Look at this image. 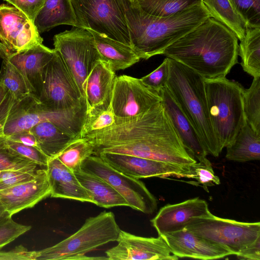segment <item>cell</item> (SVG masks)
<instances>
[{"label": "cell", "instance_id": "cell-44", "mask_svg": "<svg viewBox=\"0 0 260 260\" xmlns=\"http://www.w3.org/2000/svg\"><path fill=\"white\" fill-rule=\"evenodd\" d=\"M0 259L35 260V251H29L19 245L9 251L0 252Z\"/></svg>", "mask_w": 260, "mask_h": 260}, {"label": "cell", "instance_id": "cell-2", "mask_svg": "<svg viewBox=\"0 0 260 260\" xmlns=\"http://www.w3.org/2000/svg\"><path fill=\"white\" fill-rule=\"evenodd\" d=\"M238 39L224 25L210 17L162 52L199 74L204 79L225 77L238 63Z\"/></svg>", "mask_w": 260, "mask_h": 260}, {"label": "cell", "instance_id": "cell-28", "mask_svg": "<svg viewBox=\"0 0 260 260\" xmlns=\"http://www.w3.org/2000/svg\"><path fill=\"white\" fill-rule=\"evenodd\" d=\"M29 129L36 139L38 148L49 158L56 157L77 138L47 121L40 122Z\"/></svg>", "mask_w": 260, "mask_h": 260}, {"label": "cell", "instance_id": "cell-46", "mask_svg": "<svg viewBox=\"0 0 260 260\" xmlns=\"http://www.w3.org/2000/svg\"><path fill=\"white\" fill-rule=\"evenodd\" d=\"M15 101L11 94L7 92L6 98L0 104V136L4 135V126Z\"/></svg>", "mask_w": 260, "mask_h": 260}, {"label": "cell", "instance_id": "cell-9", "mask_svg": "<svg viewBox=\"0 0 260 260\" xmlns=\"http://www.w3.org/2000/svg\"><path fill=\"white\" fill-rule=\"evenodd\" d=\"M45 121L52 123L67 134L73 135L79 126L80 116L76 109L50 110L36 96L29 94L15 101L4 126V135L8 137Z\"/></svg>", "mask_w": 260, "mask_h": 260}, {"label": "cell", "instance_id": "cell-12", "mask_svg": "<svg viewBox=\"0 0 260 260\" xmlns=\"http://www.w3.org/2000/svg\"><path fill=\"white\" fill-rule=\"evenodd\" d=\"M81 169L97 176L114 187L127 201L128 206L145 214L157 209V201L144 183L114 169L98 155H91L81 164Z\"/></svg>", "mask_w": 260, "mask_h": 260}, {"label": "cell", "instance_id": "cell-41", "mask_svg": "<svg viewBox=\"0 0 260 260\" xmlns=\"http://www.w3.org/2000/svg\"><path fill=\"white\" fill-rule=\"evenodd\" d=\"M43 168L0 171V190L34 179Z\"/></svg>", "mask_w": 260, "mask_h": 260}, {"label": "cell", "instance_id": "cell-42", "mask_svg": "<svg viewBox=\"0 0 260 260\" xmlns=\"http://www.w3.org/2000/svg\"><path fill=\"white\" fill-rule=\"evenodd\" d=\"M169 74V62L166 57L155 70L140 79L147 87L158 92L167 85Z\"/></svg>", "mask_w": 260, "mask_h": 260}, {"label": "cell", "instance_id": "cell-32", "mask_svg": "<svg viewBox=\"0 0 260 260\" xmlns=\"http://www.w3.org/2000/svg\"><path fill=\"white\" fill-rule=\"evenodd\" d=\"M94 153L93 146L89 141L86 138L79 137L69 144L56 157L74 173L80 170L83 161Z\"/></svg>", "mask_w": 260, "mask_h": 260}, {"label": "cell", "instance_id": "cell-22", "mask_svg": "<svg viewBox=\"0 0 260 260\" xmlns=\"http://www.w3.org/2000/svg\"><path fill=\"white\" fill-rule=\"evenodd\" d=\"M161 103L187 151L197 161L206 157L199 136L179 105L166 86L159 92Z\"/></svg>", "mask_w": 260, "mask_h": 260}, {"label": "cell", "instance_id": "cell-18", "mask_svg": "<svg viewBox=\"0 0 260 260\" xmlns=\"http://www.w3.org/2000/svg\"><path fill=\"white\" fill-rule=\"evenodd\" d=\"M211 214L207 202L197 197L165 205L150 222L158 235H161L182 230L194 219Z\"/></svg>", "mask_w": 260, "mask_h": 260}, {"label": "cell", "instance_id": "cell-4", "mask_svg": "<svg viewBox=\"0 0 260 260\" xmlns=\"http://www.w3.org/2000/svg\"><path fill=\"white\" fill-rule=\"evenodd\" d=\"M167 58L166 86L196 130L206 152L218 156L222 151L211 124L204 78L183 63Z\"/></svg>", "mask_w": 260, "mask_h": 260}, {"label": "cell", "instance_id": "cell-3", "mask_svg": "<svg viewBox=\"0 0 260 260\" xmlns=\"http://www.w3.org/2000/svg\"><path fill=\"white\" fill-rule=\"evenodd\" d=\"M123 1L131 45L140 59L161 54L166 48L211 17L202 2L172 15L158 17L133 5L129 0Z\"/></svg>", "mask_w": 260, "mask_h": 260}, {"label": "cell", "instance_id": "cell-45", "mask_svg": "<svg viewBox=\"0 0 260 260\" xmlns=\"http://www.w3.org/2000/svg\"><path fill=\"white\" fill-rule=\"evenodd\" d=\"M236 256L239 259H260V237L242 249Z\"/></svg>", "mask_w": 260, "mask_h": 260}, {"label": "cell", "instance_id": "cell-20", "mask_svg": "<svg viewBox=\"0 0 260 260\" xmlns=\"http://www.w3.org/2000/svg\"><path fill=\"white\" fill-rule=\"evenodd\" d=\"M46 168L32 180L0 190V205L12 216L50 196Z\"/></svg>", "mask_w": 260, "mask_h": 260}, {"label": "cell", "instance_id": "cell-23", "mask_svg": "<svg viewBox=\"0 0 260 260\" xmlns=\"http://www.w3.org/2000/svg\"><path fill=\"white\" fill-rule=\"evenodd\" d=\"M46 170L51 197L91 203L88 193L80 183L74 173L56 157L49 159Z\"/></svg>", "mask_w": 260, "mask_h": 260}, {"label": "cell", "instance_id": "cell-14", "mask_svg": "<svg viewBox=\"0 0 260 260\" xmlns=\"http://www.w3.org/2000/svg\"><path fill=\"white\" fill-rule=\"evenodd\" d=\"M114 169L136 178L169 177L191 178L190 165L180 166L134 155L101 152L98 154Z\"/></svg>", "mask_w": 260, "mask_h": 260}, {"label": "cell", "instance_id": "cell-49", "mask_svg": "<svg viewBox=\"0 0 260 260\" xmlns=\"http://www.w3.org/2000/svg\"><path fill=\"white\" fill-rule=\"evenodd\" d=\"M9 214L5 210L4 207L0 205V218Z\"/></svg>", "mask_w": 260, "mask_h": 260}, {"label": "cell", "instance_id": "cell-15", "mask_svg": "<svg viewBox=\"0 0 260 260\" xmlns=\"http://www.w3.org/2000/svg\"><path fill=\"white\" fill-rule=\"evenodd\" d=\"M0 43L11 52L23 51L43 39L27 17L14 6L0 5Z\"/></svg>", "mask_w": 260, "mask_h": 260}, {"label": "cell", "instance_id": "cell-8", "mask_svg": "<svg viewBox=\"0 0 260 260\" xmlns=\"http://www.w3.org/2000/svg\"><path fill=\"white\" fill-rule=\"evenodd\" d=\"M53 45L85 100L86 78L101 59L92 34L86 29L73 27L55 35Z\"/></svg>", "mask_w": 260, "mask_h": 260}, {"label": "cell", "instance_id": "cell-33", "mask_svg": "<svg viewBox=\"0 0 260 260\" xmlns=\"http://www.w3.org/2000/svg\"><path fill=\"white\" fill-rule=\"evenodd\" d=\"M131 4L148 14L166 17L200 3L201 0H129Z\"/></svg>", "mask_w": 260, "mask_h": 260}, {"label": "cell", "instance_id": "cell-19", "mask_svg": "<svg viewBox=\"0 0 260 260\" xmlns=\"http://www.w3.org/2000/svg\"><path fill=\"white\" fill-rule=\"evenodd\" d=\"M160 236L178 258L214 259L233 255L225 247L199 236L186 229Z\"/></svg>", "mask_w": 260, "mask_h": 260}, {"label": "cell", "instance_id": "cell-17", "mask_svg": "<svg viewBox=\"0 0 260 260\" xmlns=\"http://www.w3.org/2000/svg\"><path fill=\"white\" fill-rule=\"evenodd\" d=\"M54 49L42 44L19 51L11 52L0 43V56L13 64L23 75L31 91L39 99L45 67L53 57Z\"/></svg>", "mask_w": 260, "mask_h": 260}, {"label": "cell", "instance_id": "cell-27", "mask_svg": "<svg viewBox=\"0 0 260 260\" xmlns=\"http://www.w3.org/2000/svg\"><path fill=\"white\" fill-rule=\"evenodd\" d=\"M227 159L244 162L260 159V134L246 120L233 142L226 147Z\"/></svg>", "mask_w": 260, "mask_h": 260}, {"label": "cell", "instance_id": "cell-13", "mask_svg": "<svg viewBox=\"0 0 260 260\" xmlns=\"http://www.w3.org/2000/svg\"><path fill=\"white\" fill-rule=\"evenodd\" d=\"M161 101L159 93L147 87L141 79L127 75L116 76L111 103L115 117L136 116Z\"/></svg>", "mask_w": 260, "mask_h": 260}, {"label": "cell", "instance_id": "cell-43", "mask_svg": "<svg viewBox=\"0 0 260 260\" xmlns=\"http://www.w3.org/2000/svg\"><path fill=\"white\" fill-rule=\"evenodd\" d=\"M23 12L34 23L45 0H4Z\"/></svg>", "mask_w": 260, "mask_h": 260}, {"label": "cell", "instance_id": "cell-31", "mask_svg": "<svg viewBox=\"0 0 260 260\" xmlns=\"http://www.w3.org/2000/svg\"><path fill=\"white\" fill-rule=\"evenodd\" d=\"M2 59L0 69V86L7 92L10 93L15 101L31 94L28 84L19 70L7 59Z\"/></svg>", "mask_w": 260, "mask_h": 260}, {"label": "cell", "instance_id": "cell-7", "mask_svg": "<svg viewBox=\"0 0 260 260\" xmlns=\"http://www.w3.org/2000/svg\"><path fill=\"white\" fill-rule=\"evenodd\" d=\"M77 27L92 30L131 46L123 0H70Z\"/></svg>", "mask_w": 260, "mask_h": 260}, {"label": "cell", "instance_id": "cell-24", "mask_svg": "<svg viewBox=\"0 0 260 260\" xmlns=\"http://www.w3.org/2000/svg\"><path fill=\"white\" fill-rule=\"evenodd\" d=\"M88 30L93 35L101 60L114 71L125 69L141 59L131 46Z\"/></svg>", "mask_w": 260, "mask_h": 260}, {"label": "cell", "instance_id": "cell-10", "mask_svg": "<svg viewBox=\"0 0 260 260\" xmlns=\"http://www.w3.org/2000/svg\"><path fill=\"white\" fill-rule=\"evenodd\" d=\"M185 229L225 247L236 255L260 237L259 222L238 221L212 213L194 219Z\"/></svg>", "mask_w": 260, "mask_h": 260}, {"label": "cell", "instance_id": "cell-1", "mask_svg": "<svg viewBox=\"0 0 260 260\" xmlns=\"http://www.w3.org/2000/svg\"><path fill=\"white\" fill-rule=\"evenodd\" d=\"M84 137L95 155L125 154L180 166L197 161L184 147L161 101L136 116L115 117L113 125Z\"/></svg>", "mask_w": 260, "mask_h": 260}, {"label": "cell", "instance_id": "cell-26", "mask_svg": "<svg viewBox=\"0 0 260 260\" xmlns=\"http://www.w3.org/2000/svg\"><path fill=\"white\" fill-rule=\"evenodd\" d=\"M34 24L39 34L60 25L78 27L70 0H45L36 16Z\"/></svg>", "mask_w": 260, "mask_h": 260}, {"label": "cell", "instance_id": "cell-37", "mask_svg": "<svg viewBox=\"0 0 260 260\" xmlns=\"http://www.w3.org/2000/svg\"><path fill=\"white\" fill-rule=\"evenodd\" d=\"M4 139V135L0 136V171L44 168L8 148Z\"/></svg>", "mask_w": 260, "mask_h": 260}, {"label": "cell", "instance_id": "cell-35", "mask_svg": "<svg viewBox=\"0 0 260 260\" xmlns=\"http://www.w3.org/2000/svg\"><path fill=\"white\" fill-rule=\"evenodd\" d=\"M115 117L111 104L106 110L86 112L82 125L80 137L88 135L107 128L115 123Z\"/></svg>", "mask_w": 260, "mask_h": 260}, {"label": "cell", "instance_id": "cell-39", "mask_svg": "<svg viewBox=\"0 0 260 260\" xmlns=\"http://www.w3.org/2000/svg\"><path fill=\"white\" fill-rule=\"evenodd\" d=\"M4 144L8 148L19 155L42 167L46 168L50 158L38 147L26 145L11 140L5 136Z\"/></svg>", "mask_w": 260, "mask_h": 260}, {"label": "cell", "instance_id": "cell-38", "mask_svg": "<svg viewBox=\"0 0 260 260\" xmlns=\"http://www.w3.org/2000/svg\"><path fill=\"white\" fill-rule=\"evenodd\" d=\"M191 178L196 180L193 184L202 186L208 191L207 187L220 183L219 178L213 170L211 162L207 157L190 165Z\"/></svg>", "mask_w": 260, "mask_h": 260}, {"label": "cell", "instance_id": "cell-34", "mask_svg": "<svg viewBox=\"0 0 260 260\" xmlns=\"http://www.w3.org/2000/svg\"><path fill=\"white\" fill-rule=\"evenodd\" d=\"M242 101L246 120L260 134V77L253 78L249 88H243Z\"/></svg>", "mask_w": 260, "mask_h": 260}, {"label": "cell", "instance_id": "cell-29", "mask_svg": "<svg viewBox=\"0 0 260 260\" xmlns=\"http://www.w3.org/2000/svg\"><path fill=\"white\" fill-rule=\"evenodd\" d=\"M238 55L244 72L254 78L260 77V28H246L240 41Z\"/></svg>", "mask_w": 260, "mask_h": 260}, {"label": "cell", "instance_id": "cell-5", "mask_svg": "<svg viewBox=\"0 0 260 260\" xmlns=\"http://www.w3.org/2000/svg\"><path fill=\"white\" fill-rule=\"evenodd\" d=\"M204 80L211 124L222 151L233 142L246 121L244 88L225 77Z\"/></svg>", "mask_w": 260, "mask_h": 260}, {"label": "cell", "instance_id": "cell-48", "mask_svg": "<svg viewBox=\"0 0 260 260\" xmlns=\"http://www.w3.org/2000/svg\"><path fill=\"white\" fill-rule=\"evenodd\" d=\"M7 94V92L0 86V104L5 99Z\"/></svg>", "mask_w": 260, "mask_h": 260}, {"label": "cell", "instance_id": "cell-30", "mask_svg": "<svg viewBox=\"0 0 260 260\" xmlns=\"http://www.w3.org/2000/svg\"><path fill=\"white\" fill-rule=\"evenodd\" d=\"M211 17L224 25L241 41L245 36L246 27L229 0H201Z\"/></svg>", "mask_w": 260, "mask_h": 260}, {"label": "cell", "instance_id": "cell-21", "mask_svg": "<svg viewBox=\"0 0 260 260\" xmlns=\"http://www.w3.org/2000/svg\"><path fill=\"white\" fill-rule=\"evenodd\" d=\"M116 77L115 72L107 63L101 59L95 63L85 82L86 112L109 107Z\"/></svg>", "mask_w": 260, "mask_h": 260}, {"label": "cell", "instance_id": "cell-6", "mask_svg": "<svg viewBox=\"0 0 260 260\" xmlns=\"http://www.w3.org/2000/svg\"><path fill=\"white\" fill-rule=\"evenodd\" d=\"M121 229L114 213L104 211L86 219L75 233L60 242L35 251V260L108 259L107 257H89L86 254L117 240Z\"/></svg>", "mask_w": 260, "mask_h": 260}, {"label": "cell", "instance_id": "cell-40", "mask_svg": "<svg viewBox=\"0 0 260 260\" xmlns=\"http://www.w3.org/2000/svg\"><path fill=\"white\" fill-rule=\"evenodd\" d=\"M31 228L30 225L15 222L9 214L0 218V249L29 231Z\"/></svg>", "mask_w": 260, "mask_h": 260}, {"label": "cell", "instance_id": "cell-47", "mask_svg": "<svg viewBox=\"0 0 260 260\" xmlns=\"http://www.w3.org/2000/svg\"><path fill=\"white\" fill-rule=\"evenodd\" d=\"M6 137L17 142L38 147L36 139L29 129L16 133Z\"/></svg>", "mask_w": 260, "mask_h": 260}, {"label": "cell", "instance_id": "cell-11", "mask_svg": "<svg viewBox=\"0 0 260 260\" xmlns=\"http://www.w3.org/2000/svg\"><path fill=\"white\" fill-rule=\"evenodd\" d=\"M39 100L54 111L71 110L86 105L75 81L55 51L44 70Z\"/></svg>", "mask_w": 260, "mask_h": 260}, {"label": "cell", "instance_id": "cell-25", "mask_svg": "<svg viewBox=\"0 0 260 260\" xmlns=\"http://www.w3.org/2000/svg\"><path fill=\"white\" fill-rule=\"evenodd\" d=\"M81 185L86 189L91 203L98 206L110 208L116 206H128L125 199L110 184L101 178L86 173L81 169L74 172Z\"/></svg>", "mask_w": 260, "mask_h": 260}, {"label": "cell", "instance_id": "cell-36", "mask_svg": "<svg viewBox=\"0 0 260 260\" xmlns=\"http://www.w3.org/2000/svg\"><path fill=\"white\" fill-rule=\"evenodd\" d=\"M246 28H260V0H229Z\"/></svg>", "mask_w": 260, "mask_h": 260}, {"label": "cell", "instance_id": "cell-16", "mask_svg": "<svg viewBox=\"0 0 260 260\" xmlns=\"http://www.w3.org/2000/svg\"><path fill=\"white\" fill-rule=\"evenodd\" d=\"M117 244L106 251L111 260H177L161 236L156 238L136 236L121 230Z\"/></svg>", "mask_w": 260, "mask_h": 260}]
</instances>
